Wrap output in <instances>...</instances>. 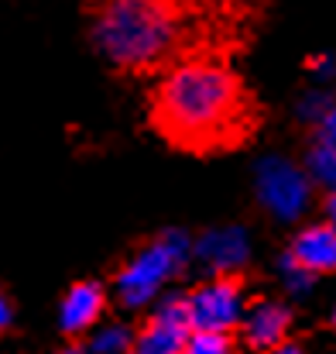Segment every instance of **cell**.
I'll list each match as a JSON object with an SVG mask.
<instances>
[{
    "instance_id": "6da1fadb",
    "label": "cell",
    "mask_w": 336,
    "mask_h": 354,
    "mask_svg": "<svg viewBox=\"0 0 336 354\" xmlns=\"http://www.w3.org/2000/svg\"><path fill=\"white\" fill-rule=\"evenodd\" d=\"M155 127L186 151H220L244 145L254 131V100L240 76L210 55L175 62L155 90Z\"/></svg>"
},
{
    "instance_id": "7a4b0ae2",
    "label": "cell",
    "mask_w": 336,
    "mask_h": 354,
    "mask_svg": "<svg viewBox=\"0 0 336 354\" xmlns=\"http://www.w3.org/2000/svg\"><path fill=\"white\" fill-rule=\"evenodd\" d=\"M93 41L117 69L148 73L175 55L182 41V7L175 0H100Z\"/></svg>"
},
{
    "instance_id": "3957f363",
    "label": "cell",
    "mask_w": 336,
    "mask_h": 354,
    "mask_svg": "<svg viewBox=\"0 0 336 354\" xmlns=\"http://www.w3.org/2000/svg\"><path fill=\"white\" fill-rule=\"evenodd\" d=\"M189 237L186 234H165L155 244H148L144 251H137L117 275V292L127 306H144L151 303L161 286L186 265L189 258Z\"/></svg>"
},
{
    "instance_id": "277c9868",
    "label": "cell",
    "mask_w": 336,
    "mask_h": 354,
    "mask_svg": "<svg viewBox=\"0 0 336 354\" xmlns=\"http://www.w3.org/2000/svg\"><path fill=\"white\" fill-rule=\"evenodd\" d=\"M186 317L192 330L226 334L244 317V282L237 275H217L186 296Z\"/></svg>"
},
{
    "instance_id": "5b68a950",
    "label": "cell",
    "mask_w": 336,
    "mask_h": 354,
    "mask_svg": "<svg viewBox=\"0 0 336 354\" xmlns=\"http://www.w3.org/2000/svg\"><path fill=\"white\" fill-rule=\"evenodd\" d=\"M257 200L278 221H295L309 203V176L299 165L271 155L257 165Z\"/></svg>"
},
{
    "instance_id": "8992f818",
    "label": "cell",
    "mask_w": 336,
    "mask_h": 354,
    "mask_svg": "<svg viewBox=\"0 0 336 354\" xmlns=\"http://www.w3.org/2000/svg\"><path fill=\"white\" fill-rule=\"evenodd\" d=\"M189 337V317H186V299H165L151 324L130 341L127 354H182Z\"/></svg>"
},
{
    "instance_id": "52a82bcc",
    "label": "cell",
    "mask_w": 336,
    "mask_h": 354,
    "mask_svg": "<svg viewBox=\"0 0 336 354\" xmlns=\"http://www.w3.org/2000/svg\"><path fill=\"white\" fill-rule=\"evenodd\" d=\"M288 324H292V313L281 303H257V306L244 310V317H240L244 341L257 351H271L275 344H281L288 334Z\"/></svg>"
},
{
    "instance_id": "ba28073f",
    "label": "cell",
    "mask_w": 336,
    "mask_h": 354,
    "mask_svg": "<svg viewBox=\"0 0 336 354\" xmlns=\"http://www.w3.org/2000/svg\"><path fill=\"white\" fill-rule=\"evenodd\" d=\"M103 306H107L103 286H97V282H76V286L66 292V299H62L59 324H62L66 334H86V330L100 320Z\"/></svg>"
},
{
    "instance_id": "9c48e42d",
    "label": "cell",
    "mask_w": 336,
    "mask_h": 354,
    "mask_svg": "<svg viewBox=\"0 0 336 354\" xmlns=\"http://www.w3.org/2000/svg\"><path fill=\"white\" fill-rule=\"evenodd\" d=\"M288 258H292L295 265H302L313 279L323 275V272H336V231L330 224H313V227H306L302 234L295 237Z\"/></svg>"
},
{
    "instance_id": "30bf717a",
    "label": "cell",
    "mask_w": 336,
    "mask_h": 354,
    "mask_svg": "<svg viewBox=\"0 0 336 354\" xmlns=\"http://www.w3.org/2000/svg\"><path fill=\"white\" fill-rule=\"evenodd\" d=\"M196 254L217 268L220 275H230V268H240L247 261V234L240 227H220V231H210L206 237H199L196 244Z\"/></svg>"
},
{
    "instance_id": "8fae6325",
    "label": "cell",
    "mask_w": 336,
    "mask_h": 354,
    "mask_svg": "<svg viewBox=\"0 0 336 354\" xmlns=\"http://www.w3.org/2000/svg\"><path fill=\"white\" fill-rule=\"evenodd\" d=\"M309 172L316 176V183L330 186L336 193V151L333 148H326V145L316 141V148H313V155H309Z\"/></svg>"
},
{
    "instance_id": "7c38bea8",
    "label": "cell",
    "mask_w": 336,
    "mask_h": 354,
    "mask_svg": "<svg viewBox=\"0 0 336 354\" xmlns=\"http://www.w3.org/2000/svg\"><path fill=\"white\" fill-rule=\"evenodd\" d=\"M90 351L93 354H127L130 351V334H127L123 327H103V330H97Z\"/></svg>"
},
{
    "instance_id": "4fadbf2b",
    "label": "cell",
    "mask_w": 336,
    "mask_h": 354,
    "mask_svg": "<svg viewBox=\"0 0 336 354\" xmlns=\"http://www.w3.org/2000/svg\"><path fill=\"white\" fill-rule=\"evenodd\" d=\"M182 354H230V341H226V334H203V330H196L192 337H186Z\"/></svg>"
},
{
    "instance_id": "5bb4252c",
    "label": "cell",
    "mask_w": 336,
    "mask_h": 354,
    "mask_svg": "<svg viewBox=\"0 0 336 354\" xmlns=\"http://www.w3.org/2000/svg\"><path fill=\"white\" fill-rule=\"evenodd\" d=\"M281 279H285L288 292H306V289L313 286V275H309L302 265H295L292 258H285V261H281Z\"/></svg>"
},
{
    "instance_id": "9a60e30c",
    "label": "cell",
    "mask_w": 336,
    "mask_h": 354,
    "mask_svg": "<svg viewBox=\"0 0 336 354\" xmlns=\"http://www.w3.org/2000/svg\"><path fill=\"white\" fill-rule=\"evenodd\" d=\"M319 145H326V148L336 151V104H330L319 114Z\"/></svg>"
},
{
    "instance_id": "2e32d148",
    "label": "cell",
    "mask_w": 336,
    "mask_h": 354,
    "mask_svg": "<svg viewBox=\"0 0 336 354\" xmlns=\"http://www.w3.org/2000/svg\"><path fill=\"white\" fill-rule=\"evenodd\" d=\"M10 320H14V310H10V303H7V299L0 296V334H3V330L10 327Z\"/></svg>"
},
{
    "instance_id": "e0dca14e",
    "label": "cell",
    "mask_w": 336,
    "mask_h": 354,
    "mask_svg": "<svg viewBox=\"0 0 336 354\" xmlns=\"http://www.w3.org/2000/svg\"><path fill=\"white\" fill-rule=\"evenodd\" d=\"M264 354H302V348L292 344V341H281V344H275L271 351H264Z\"/></svg>"
},
{
    "instance_id": "ac0fdd59",
    "label": "cell",
    "mask_w": 336,
    "mask_h": 354,
    "mask_svg": "<svg viewBox=\"0 0 336 354\" xmlns=\"http://www.w3.org/2000/svg\"><path fill=\"white\" fill-rule=\"evenodd\" d=\"M326 217H330V227L336 231V193H330V200H326Z\"/></svg>"
},
{
    "instance_id": "d6986e66",
    "label": "cell",
    "mask_w": 336,
    "mask_h": 354,
    "mask_svg": "<svg viewBox=\"0 0 336 354\" xmlns=\"http://www.w3.org/2000/svg\"><path fill=\"white\" fill-rule=\"evenodd\" d=\"M59 354H79V351H76V348H69V351H59Z\"/></svg>"
},
{
    "instance_id": "ffe728a7",
    "label": "cell",
    "mask_w": 336,
    "mask_h": 354,
    "mask_svg": "<svg viewBox=\"0 0 336 354\" xmlns=\"http://www.w3.org/2000/svg\"><path fill=\"white\" fill-rule=\"evenodd\" d=\"M333 324H336V317H333Z\"/></svg>"
}]
</instances>
